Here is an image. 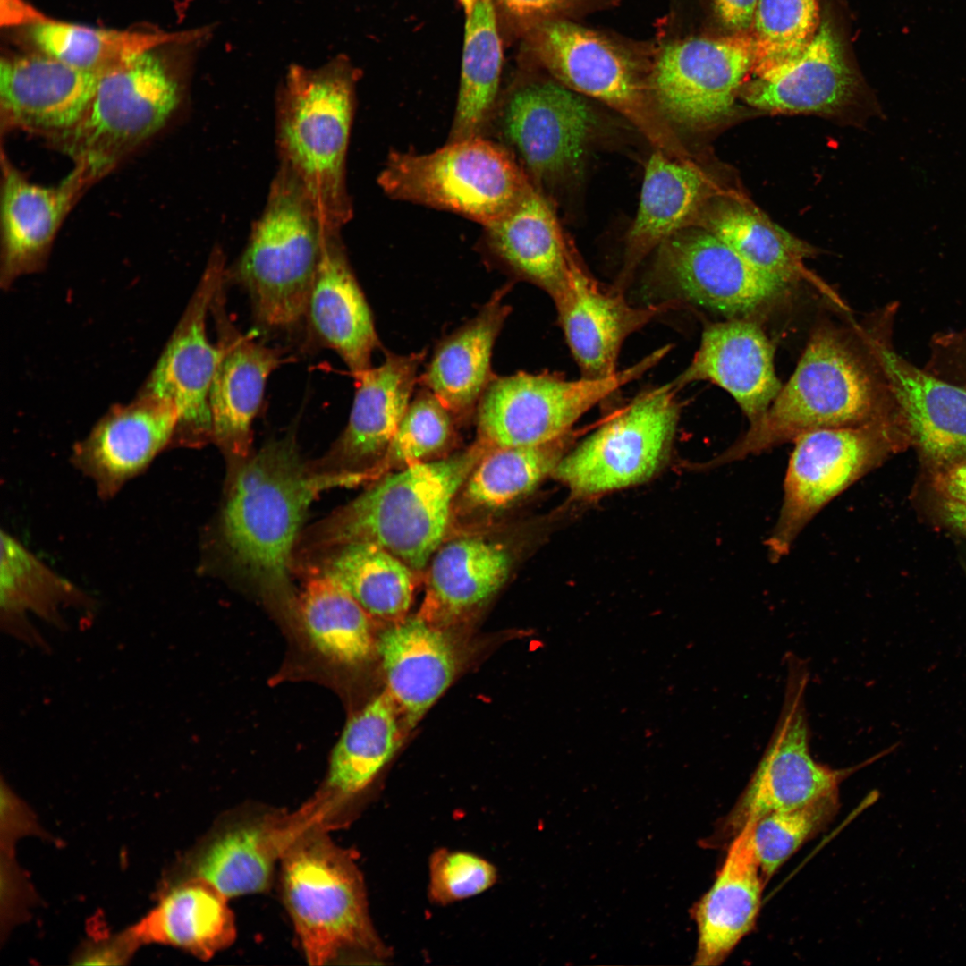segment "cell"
Instances as JSON below:
<instances>
[{
	"mask_svg": "<svg viewBox=\"0 0 966 966\" xmlns=\"http://www.w3.org/2000/svg\"><path fill=\"white\" fill-rule=\"evenodd\" d=\"M819 25L817 0H758L752 22L753 73L797 57Z\"/></svg>",
	"mask_w": 966,
	"mask_h": 966,
	"instance_id": "obj_45",
	"label": "cell"
},
{
	"mask_svg": "<svg viewBox=\"0 0 966 966\" xmlns=\"http://www.w3.org/2000/svg\"><path fill=\"white\" fill-rule=\"evenodd\" d=\"M748 822L728 844L725 860L710 889L694 905L698 928L695 965L721 964L754 928L766 881Z\"/></svg>",
	"mask_w": 966,
	"mask_h": 966,
	"instance_id": "obj_33",
	"label": "cell"
},
{
	"mask_svg": "<svg viewBox=\"0 0 966 966\" xmlns=\"http://www.w3.org/2000/svg\"><path fill=\"white\" fill-rule=\"evenodd\" d=\"M425 350L387 352L377 367L353 375L355 395L348 424L327 455L315 467L323 472L362 476L384 455L403 415L425 360Z\"/></svg>",
	"mask_w": 966,
	"mask_h": 966,
	"instance_id": "obj_21",
	"label": "cell"
},
{
	"mask_svg": "<svg viewBox=\"0 0 966 966\" xmlns=\"http://www.w3.org/2000/svg\"><path fill=\"white\" fill-rule=\"evenodd\" d=\"M180 75L152 51L101 73L80 121L52 140L98 181L162 130L183 100Z\"/></svg>",
	"mask_w": 966,
	"mask_h": 966,
	"instance_id": "obj_10",
	"label": "cell"
},
{
	"mask_svg": "<svg viewBox=\"0 0 966 966\" xmlns=\"http://www.w3.org/2000/svg\"><path fill=\"white\" fill-rule=\"evenodd\" d=\"M570 444L569 432L542 445L487 449L459 491L453 516L491 514L511 506L552 476Z\"/></svg>",
	"mask_w": 966,
	"mask_h": 966,
	"instance_id": "obj_39",
	"label": "cell"
},
{
	"mask_svg": "<svg viewBox=\"0 0 966 966\" xmlns=\"http://www.w3.org/2000/svg\"><path fill=\"white\" fill-rule=\"evenodd\" d=\"M710 191L703 171L692 161L654 149L643 175L640 201L625 236L619 286L665 240L699 219Z\"/></svg>",
	"mask_w": 966,
	"mask_h": 966,
	"instance_id": "obj_32",
	"label": "cell"
},
{
	"mask_svg": "<svg viewBox=\"0 0 966 966\" xmlns=\"http://www.w3.org/2000/svg\"><path fill=\"white\" fill-rule=\"evenodd\" d=\"M696 223L710 230L756 270L790 285L806 279L831 293L803 266L813 249L758 210L738 203L723 204L700 215Z\"/></svg>",
	"mask_w": 966,
	"mask_h": 966,
	"instance_id": "obj_42",
	"label": "cell"
},
{
	"mask_svg": "<svg viewBox=\"0 0 966 966\" xmlns=\"http://www.w3.org/2000/svg\"><path fill=\"white\" fill-rule=\"evenodd\" d=\"M653 253L652 279L671 303L684 301L725 318H751L780 301L791 286L753 268L698 223Z\"/></svg>",
	"mask_w": 966,
	"mask_h": 966,
	"instance_id": "obj_15",
	"label": "cell"
},
{
	"mask_svg": "<svg viewBox=\"0 0 966 966\" xmlns=\"http://www.w3.org/2000/svg\"><path fill=\"white\" fill-rule=\"evenodd\" d=\"M0 538V628L28 647L47 651L49 645L30 614L64 630V610L89 611L96 602L10 532L2 530Z\"/></svg>",
	"mask_w": 966,
	"mask_h": 966,
	"instance_id": "obj_31",
	"label": "cell"
},
{
	"mask_svg": "<svg viewBox=\"0 0 966 966\" xmlns=\"http://www.w3.org/2000/svg\"><path fill=\"white\" fill-rule=\"evenodd\" d=\"M401 719L384 691L349 720L333 750L326 787L314 800L326 818L335 806L352 817L365 805L369 790L401 746Z\"/></svg>",
	"mask_w": 966,
	"mask_h": 966,
	"instance_id": "obj_35",
	"label": "cell"
},
{
	"mask_svg": "<svg viewBox=\"0 0 966 966\" xmlns=\"http://www.w3.org/2000/svg\"><path fill=\"white\" fill-rule=\"evenodd\" d=\"M386 691L413 728L453 682L458 655L442 627L419 615L392 624L377 640Z\"/></svg>",
	"mask_w": 966,
	"mask_h": 966,
	"instance_id": "obj_29",
	"label": "cell"
},
{
	"mask_svg": "<svg viewBox=\"0 0 966 966\" xmlns=\"http://www.w3.org/2000/svg\"><path fill=\"white\" fill-rule=\"evenodd\" d=\"M839 809V792H833L803 806L775 811L753 826V843L767 882L809 838L827 826Z\"/></svg>",
	"mask_w": 966,
	"mask_h": 966,
	"instance_id": "obj_46",
	"label": "cell"
},
{
	"mask_svg": "<svg viewBox=\"0 0 966 966\" xmlns=\"http://www.w3.org/2000/svg\"><path fill=\"white\" fill-rule=\"evenodd\" d=\"M456 423L444 404L423 387L411 399L382 458L363 474V483L435 460L453 443Z\"/></svg>",
	"mask_w": 966,
	"mask_h": 966,
	"instance_id": "obj_44",
	"label": "cell"
},
{
	"mask_svg": "<svg viewBox=\"0 0 966 966\" xmlns=\"http://www.w3.org/2000/svg\"><path fill=\"white\" fill-rule=\"evenodd\" d=\"M227 898L209 882L191 877L168 889L128 932L138 945H169L209 959L236 937Z\"/></svg>",
	"mask_w": 966,
	"mask_h": 966,
	"instance_id": "obj_38",
	"label": "cell"
},
{
	"mask_svg": "<svg viewBox=\"0 0 966 966\" xmlns=\"http://www.w3.org/2000/svg\"><path fill=\"white\" fill-rule=\"evenodd\" d=\"M567 344L581 377L614 376L625 339L671 308L667 302L631 306L620 292H605L580 262L562 292L553 300Z\"/></svg>",
	"mask_w": 966,
	"mask_h": 966,
	"instance_id": "obj_25",
	"label": "cell"
},
{
	"mask_svg": "<svg viewBox=\"0 0 966 966\" xmlns=\"http://www.w3.org/2000/svg\"><path fill=\"white\" fill-rule=\"evenodd\" d=\"M509 285L496 291L471 319L437 345L419 383L431 392L457 422L476 413L479 402L495 375L494 346L510 307L504 302Z\"/></svg>",
	"mask_w": 966,
	"mask_h": 966,
	"instance_id": "obj_37",
	"label": "cell"
},
{
	"mask_svg": "<svg viewBox=\"0 0 966 966\" xmlns=\"http://www.w3.org/2000/svg\"><path fill=\"white\" fill-rule=\"evenodd\" d=\"M355 482L352 475L304 462L293 434L240 461L220 521L221 540L234 569L265 591L287 594L294 547L311 503L326 489Z\"/></svg>",
	"mask_w": 966,
	"mask_h": 966,
	"instance_id": "obj_2",
	"label": "cell"
},
{
	"mask_svg": "<svg viewBox=\"0 0 966 966\" xmlns=\"http://www.w3.org/2000/svg\"><path fill=\"white\" fill-rule=\"evenodd\" d=\"M936 509L945 525L966 537V505L938 497Z\"/></svg>",
	"mask_w": 966,
	"mask_h": 966,
	"instance_id": "obj_52",
	"label": "cell"
},
{
	"mask_svg": "<svg viewBox=\"0 0 966 966\" xmlns=\"http://www.w3.org/2000/svg\"><path fill=\"white\" fill-rule=\"evenodd\" d=\"M281 860L284 902L309 964L350 953L377 962L390 956L370 919L362 874L325 826H302Z\"/></svg>",
	"mask_w": 966,
	"mask_h": 966,
	"instance_id": "obj_5",
	"label": "cell"
},
{
	"mask_svg": "<svg viewBox=\"0 0 966 966\" xmlns=\"http://www.w3.org/2000/svg\"><path fill=\"white\" fill-rule=\"evenodd\" d=\"M678 390L672 381L638 395L568 451L552 476L576 497L649 480L670 456L680 415Z\"/></svg>",
	"mask_w": 966,
	"mask_h": 966,
	"instance_id": "obj_13",
	"label": "cell"
},
{
	"mask_svg": "<svg viewBox=\"0 0 966 966\" xmlns=\"http://www.w3.org/2000/svg\"><path fill=\"white\" fill-rule=\"evenodd\" d=\"M895 313L870 326L871 342L902 412L908 440L934 469L966 459V389L900 355L892 344Z\"/></svg>",
	"mask_w": 966,
	"mask_h": 966,
	"instance_id": "obj_18",
	"label": "cell"
},
{
	"mask_svg": "<svg viewBox=\"0 0 966 966\" xmlns=\"http://www.w3.org/2000/svg\"><path fill=\"white\" fill-rule=\"evenodd\" d=\"M617 0H493L496 13L526 35L552 20H572L615 4Z\"/></svg>",
	"mask_w": 966,
	"mask_h": 966,
	"instance_id": "obj_48",
	"label": "cell"
},
{
	"mask_svg": "<svg viewBox=\"0 0 966 966\" xmlns=\"http://www.w3.org/2000/svg\"><path fill=\"white\" fill-rule=\"evenodd\" d=\"M603 128L593 100L547 75L520 84L497 103L487 134L495 132L496 142L552 200L581 179Z\"/></svg>",
	"mask_w": 966,
	"mask_h": 966,
	"instance_id": "obj_9",
	"label": "cell"
},
{
	"mask_svg": "<svg viewBox=\"0 0 966 966\" xmlns=\"http://www.w3.org/2000/svg\"><path fill=\"white\" fill-rule=\"evenodd\" d=\"M893 421L821 428L793 440L779 514L766 540L777 562L792 549L810 521L834 498L908 442Z\"/></svg>",
	"mask_w": 966,
	"mask_h": 966,
	"instance_id": "obj_11",
	"label": "cell"
},
{
	"mask_svg": "<svg viewBox=\"0 0 966 966\" xmlns=\"http://www.w3.org/2000/svg\"><path fill=\"white\" fill-rule=\"evenodd\" d=\"M754 76L743 98L751 106L772 112H832L847 104L858 86L828 21L820 23L797 57Z\"/></svg>",
	"mask_w": 966,
	"mask_h": 966,
	"instance_id": "obj_27",
	"label": "cell"
},
{
	"mask_svg": "<svg viewBox=\"0 0 966 966\" xmlns=\"http://www.w3.org/2000/svg\"><path fill=\"white\" fill-rule=\"evenodd\" d=\"M2 21L24 29L40 53L97 73L165 45L202 41L208 28L147 32L93 28L54 20L24 0H2Z\"/></svg>",
	"mask_w": 966,
	"mask_h": 966,
	"instance_id": "obj_34",
	"label": "cell"
},
{
	"mask_svg": "<svg viewBox=\"0 0 966 966\" xmlns=\"http://www.w3.org/2000/svg\"><path fill=\"white\" fill-rule=\"evenodd\" d=\"M755 57L752 36L742 33L672 41L654 56L653 100L676 132L713 127L730 115Z\"/></svg>",
	"mask_w": 966,
	"mask_h": 966,
	"instance_id": "obj_16",
	"label": "cell"
},
{
	"mask_svg": "<svg viewBox=\"0 0 966 966\" xmlns=\"http://www.w3.org/2000/svg\"><path fill=\"white\" fill-rule=\"evenodd\" d=\"M758 0H714L715 13L726 28L741 32L752 26Z\"/></svg>",
	"mask_w": 966,
	"mask_h": 966,
	"instance_id": "obj_51",
	"label": "cell"
},
{
	"mask_svg": "<svg viewBox=\"0 0 966 966\" xmlns=\"http://www.w3.org/2000/svg\"><path fill=\"white\" fill-rule=\"evenodd\" d=\"M669 350L664 346L602 379L566 380L523 371L495 376L477 406V441L491 449L555 440L596 404L657 365Z\"/></svg>",
	"mask_w": 966,
	"mask_h": 966,
	"instance_id": "obj_12",
	"label": "cell"
},
{
	"mask_svg": "<svg viewBox=\"0 0 966 966\" xmlns=\"http://www.w3.org/2000/svg\"><path fill=\"white\" fill-rule=\"evenodd\" d=\"M464 8L466 14L470 13L472 10L477 0H458Z\"/></svg>",
	"mask_w": 966,
	"mask_h": 966,
	"instance_id": "obj_53",
	"label": "cell"
},
{
	"mask_svg": "<svg viewBox=\"0 0 966 966\" xmlns=\"http://www.w3.org/2000/svg\"><path fill=\"white\" fill-rule=\"evenodd\" d=\"M100 75L43 53L3 58L2 131L19 129L51 141L65 134L86 113Z\"/></svg>",
	"mask_w": 966,
	"mask_h": 966,
	"instance_id": "obj_22",
	"label": "cell"
},
{
	"mask_svg": "<svg viewBox=\"0 0 966 966\" xmlns=\"http://www.w3.org/2000/svg\"><path fill=\"white\" fill-rule=\"evenodd\" d=\"M870 328L856 343L831 324L813 330L788 382L767 411L729 448L705 464L758 455L821 428L893 421L902 412L875 352Z\"/></svg>",
	"mask_w": 966,
	"mask_h": 966,
	"instance_id": "obj_1",
	"label": "cell"
},
{
	"mask_svg": "<svg viewBox=\"0 0 966 966\" xmlns=\"http://www.w3.org/2000/svg\"><path fill=\"white\" fill-rule=\"evenodd\" d=\"M1 166L0 286L9 290L43 269L65 217L96 182L80 165L54 186L31 182L4 155Z\"/></svg>",
	"mask_w": 966,
	"mask_h": 966,
	"instance_id": "obj_20",
	"label": "cell"
},
{
	"mask_svg": "<svg viewBox=\"0 0 966 966\" xmlns=\"http://www.w3.org/2000/svg\"><path fill=\"white\" fill-rule=\"evenodd\" d=\"M325 229L300 181L279 164L264 209L233 267L263 326L287 328L306 317Z\"/></svg>",
	"mask_w": 966,
	"mask_h": 966,
	"instance_id": "obj_7",
	"label": "cell"
},
{
	"mask_svg": "<svg viewBox=\"0 0 966 966\" xmlns=\"http://www.w3.org/2000/svg\"><path fill=\"white\" fill-rule=\"evenodd\" d=\"M377 182L394 200L447 210L487 225L533 184L514 157L487 137L447 140L429 153L391 151Z\"/></svg>",
	"mask_w": 966,
	"mask_h": 966,
	"instance_id": "obj_8",
	"label": "cell"
},
{
	"mask_svg": "<svg viewBox=\"0 0 966 966\" xmlns=\"http://www.w3.org/2000/svg\"><path fill=\"white\" fill-rule=\"evenodd\" d=\"M924 369L966 389V329L935 333L928 343Z\"/></svg>",
	"mask_w": 966,
	"mask_h": 966,
	"instance_id": "obj_49",
	"label": "cell"
},
{
	"mask_svg": "<svg viewBox=\"0 0 966 966\" xmlns=\"http://www.w3.org/2000/svg\"><path fill=\"white\" fill-rule=\"evenodd\" d=\"M306 317L321 343L342 358L352 376L371 367L379 340L340 230L325 229Z\"/></svg>",
	"mask_w": 966,
	"mask_h": 966,
	"instance_id": "obj_28",
	"label": "cell"
},
{
	"mask_svg": "<svg viewBox=\"0 0 966 966\" xmlns=\"http://www.w3.org/2000/svg\"><path fill=\"white\" fill-rule=\"evenodd\" d=\"M775 346L751 318L708 324L689 366L673 383L678 389L709 381L733 396L750 424L769 408L783 385L775 369Z\"/></svg>",
	"mask_w": 966,
	"mask_h": 966,
	"instance_id": "obj_24",
	"label": "cell"
},
{
	"mask_svg": "<svg viewBox=\"0 0 966 966\" xmlns=\"http://www.w3.org/2000/svg\"><path fill=\"white\" fill-rule=\"evenodd\" d=\"M525 36L547 75L616 112L654 149L682 160L691 158L651 95L649 76L656 53L572 20L542 22Z\"/></svg>",
	"mask_w": 966,
	"mask_h": 966,
	"instance_id": "obj_6",
	"label": "cell"
},
{
	"mask_svg": "<svg viewBox=\"0 0 966 966\" xmlns=\"http://www.w3.org/2000/svg\"><path fill=\"white\" fill-rule=\"evenodd\" d=\"M497 879V869L485 858L442 847L429 857L428 895L432 903L445 906L487 891Z\"/></svg>",
	"mask_w": 966,
	"mask_h": 966,
	"instance_id": "obj_47",
	"label": "cell"
},
{
	"mask_svg": "<svg viewBox=\"0 0 966 966\" xmlns=\"http://www.w3.org/2000/svg\"><path fill=\"white\" fill-rule=\"evenodd\" d=\"M225 257L216 246L186 309L139 393L169 402L177 414L172 447H198L213 440L208 395L220 359L206 321L226 275Z\"/></svg>",
	"mask_w": 966,
	"mask_h": 966,
	"instance_id": "obj_17",
	"label": "cell"
},
{
	"mask_svg": "<svg viewBox=\"0 0 966 966\" xmlns=\"http://www.w3.org/2000/svg\"><path fill=\"white\" fill-rule=\"evenodd\" d=\"M223 287L211 304L216 319L220 359L211 383L208 402L213 441L229 457L240 462L250 456L252 423L261 405L269 375L280 365L281 353L242 334L228 318Z\"/></svg>",
	"mask_w": 966,
	"mask_h": 966,
	"instance_id": "obj_23",
	"label": "cell"
},
{
	"mask_svg": "<svg viewBox=\"0 0 966 966\" xmlns=\"http://www.w3.org/2000/svg\"><path fill=\"white\" fill-rule=\"evenodd\" d=\"M487 451L475 441L462 452L387 473L309 530V550L371 543L416 572L425 570L451 526L455 499Z\"/></svg>",
	"mask_w": 966,
	"mask_h": 966,
	"instance_id": "obj_3",
	"label": "cell"
},
{
	"mask_svg": "<svg viewBox=\"0 0 966 966\" xmlns=\"http://www.w3.org/2000/svg\"><path fill=\"white\" fill-rule=\"evenodd\" d=\"M785 700L773 736L749 784L718 824L708 846L728 845L748 822L803 806L838 791L846 773L818 763L809 750L804 692L808 673L789 665Z\"/></svg>",
	"mask_w": 966,
	"mask_h": 966,
	"instance_id": "obj_14",
	"label": "cell"
},
{
	"mask_svg": "<svg viewBox=\"0 0 966 966\" xmlns=\"http://www.w3.org/2000/svg\"><path fill=\"white\" fill-rule=\"evenodd\" d=\"M513 557L501 543L477 536L443 542L425 576L417 615L443 627L484 606L505 583Z\"/></svg>",
	"mask_w": 966,
	"mask_h": 966,
	"instance_id": "obj_36",
	"label": "cell"
},
{
	"mask_svg": "<svg viewBox=\"0 0 966 966\" xmlns=\"http://www.w3.org/2000/svg\"><path fill=\"white\" fill-rule=\"evenodd\" d=\"M503 49L493 0H477L467 14L462 68L449 141L487 137L497 104Z\"/></svg>",
	"mask_w": 966,
	"mask_h": 966,
	"instance_id": "obj_40",
	"label": "cell"
},
{
	"mask_svg": "<svg viewBox=\"0 0 966 966\" xmlns=\"http://www.w3.org/2000/svg\"><path fill=\"white\" fill-rule=\"evenodd\" d=\"M313 568L336 580L375 620L392 624L407 617L419 573L384 548L352 543L326 553Z\"/></svg>",
	"mask_w": 966,
	"mask_h": 966,
	"instance_id": "obj_41",
	"label": "cell"
},
{
	"mask_svg": "<svg viewBox=\"0 0 966 966\" xmlns=\"http://www.w3.org/2000/svg\"><path fill=\"white\" fill-rule=\"evenodd\" d=\"M488 254L555 299L580 258L553 201L534 185L511 211L483 226Z\"/></svg>",
	"mask_w": 966,
	"mask_h": 966,
	"instance_id": "obj_26",
	"label": "cell"
},
{
	"mask_svg": "<svg viewBox=\"0 0 966 966\" xmlns=\"http://www.w3.org/2000/svg\"><path fill=\"white\" fill-rule=\"evenodd\" d=\"M310 572L300 610L313 644L336 662H365L377 650L373 618L333 578L313 567Z\"/></svg>",
	"mask_w": 966,
	"mask_h": 966,
	"instance_id": "obj_43",
	"label": "cell"
},
{
	"mask_svg": "<svg viewBox=\"0 0 966 966\" xmlns=\"http://www.w3.org/2000/svg\"><path fill=\"white\" fill-rule=\"evenodd\" d=\"M177 414L167 402L140 394L112 406L73 445L72 465L89 479L102 501L113 499L171 448Z\"/></svg>",
	"mask_w": 966,
	"mask_h": 966,
	"instance_id": "obj_19",
	"label": "cell"
},
{
	"mask_svg": "<svg viewBox=\"0 0 966 966\" xmlns=\"http://www.w3.org/2000/svg\"><path fill=\"white\" fill-rule=\"evenodd\" d=\"M357 79L345 57L317 69L292 64L277 93L279 164L297 177L328 229L341 230L352 216L346 158Z\"/></svg>",
	"mask_w": 966,
	"mask_h": 966,
	"instance_id": "obj_4",
	"label": "cell"
},
{
	"mask_svg": "<svg viewBox=\"0 0 966 966\" xmlns=\"http://www.w3.org/2000/svg\"><path fill=\"white\" fill-rule=\"evenodd\" d=\"M931 485L938 497L966 505V459L934 469Z\"/></svg>",
	"mask_w": 966,
	"mask_h": 966,
	"instance_id": "obj_50",
	"label": "cell"
},
{
	"mask_svg": "<svg viewBox=\"0 0 966 966\" xmlns=\"http://www.w3.org/2000/svg\"><path fill=\"white\" fill-rule=\"evenodd\" d=\"M301 826L297 814L238 817L193 854L191 877L209 882L227 897L262 892L270 884L276 860Z\"/></svg>",
	"mask_w": 966,
	"mask_h": 966,
	"instance_id": "obj_30",
	"label": "cell"
}]
</instances>
